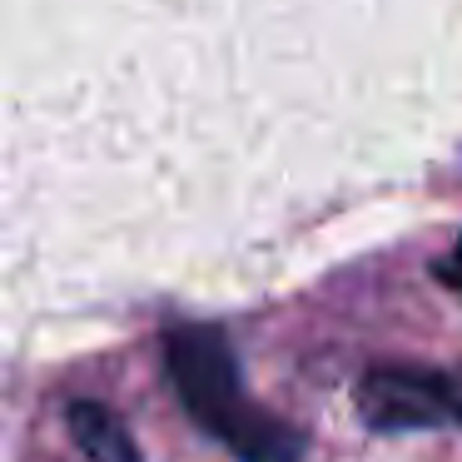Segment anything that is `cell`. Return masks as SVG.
I'll list each match as a JSON object with an SVG mask.
<instances>
[{
	"label": "cell",
	"instance_id": "3957f363",
	"mask_svg": "<svg viewBox=\"0 0 462 462\" xmlns=\"http://www.w3.org/2000/svg\"><path fill=\"white\" fill-rule=\"evenodd\" d=\"M65 428H70V442L80 448L85 462H144L134 432L125 428V418L95 398H75L65 408Z\"/></svg>",
	"mask_w": 462,
	"mask_h": 462
},
{
	"label": "cell",
	"instance_id": "6da1fadb",
	"mask_svg": "<svg viewBox=\"0 0 462 462\" xmlns=\"http://www.w3.org/2000/svg\"><path fill=\"white\" fill-rule=\"evenodd\" d=\"M164 373L180 408L239 462H303L309 432L269 412L249 388L229 348V333L214 323H174L160 338Z\"/></svg>",
	"mask_w": 462,
	"mask_h": 462
},
{
	"label": "cell",
	"instance_id": "7a4b0ae2",
	"mask_svg": "<svg viewBox=\"0 0 462 462\" xmlns=\"http://www.w3.org/2000/svg\"><path fill=\"white\" fill-rule=\"evenodd\" d=\"M452 373L418 363H378L358 378L353 408L373 432H422L452 422Z\"/></svg>",
	"mask_w": 462,
	"mask_h": 462
},
{
	"label": "cell",
	"instance_id": "277c9868",
	"mask_svg": "<svg viewBox=\"0 0 462 462\" xmlns=\"http://www.w3.org/2000/svg\"><path fill=\"white\" fill-rule=\"evenodd\" d=\"M432 279H438L448 293H457V299H462V234H457V244L432 263Z\"/></svg>",
	"mask_w": 462,
	"mask_h": 462
},
{
	"label": "cell",
	"instance_id": "5b68a950",
	"mask_svg": "<svg viewBox=\"0 0 462 462\" xmlns=\"http://www.w3.org/2000/svg\"><path fill=\"white\" fill-rule=\"evenodd\" d=\"M452 422H462V383H452Z\"/></svg>",
	"mask_w": 462,
	"mask_h": 462
}]
</instances>
